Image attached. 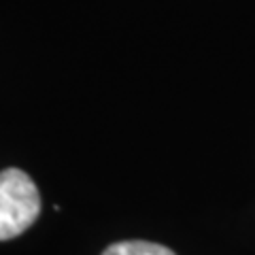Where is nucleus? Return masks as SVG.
Instances as JSON below:
<instances>
[{"mask_svg":"<svg viewBox=\"0 0 255 255\" xmlns=\"http://www.w3.org/2000/svg\"><path fill=\"white\" fill-rule=\"evenodd\" d=\"M41 215V194L19 168L0 172V241L23 234Z\"/></svg>","mask_w":255,"mask_h":255,"instance_id":"obj_1","label":"nucleus"},{"mask_svg":"<svg viewBox=\"0 0 255 255\" xmlns=\"http://www.w3.org/2000/svg\"><path fill=\"white\" fill-rule=\"evenodd\" d=\"M102 255H177L164 245H155L149 241H122L107 247Z\"/></svg>","mask_w":255,"mask_h":255,"instance_id":"obj_2","label":"nucleus"}]
</instances>
